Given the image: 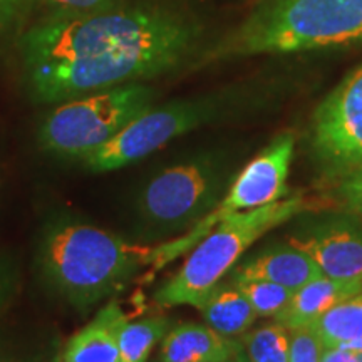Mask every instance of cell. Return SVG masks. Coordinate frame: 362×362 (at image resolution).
<instances>
[{
  "label": "cell",
  "instance_id": "obj_7",
  "mask_svg": "<svg viewBox=\"0 0 362 362\" xmlns=\"http://www.w3.org/2000/svg\"><path fill=\"white\" fill-rule=\"evenodd\" d=\"M293 144L296 139L291 133L277 136L260 155L240 171L237 178L230 183L225 197L205 218L198 221L187 233L153 247L151 272H158L192 250L225 216L255 210L287 197V178L293 158Z\"/></svg>",
  "mask_w": 362,
  "mask_h": 362
},
{
  "label": "cell",
  "instance_id": "obj_20",
  "mask_svg": "<svg viewBox=\"0 0 362 362\" xmlns=\"http://www.w3.org/2000/svg\"><path fill=\"white\" fill-rule=\"evenodd\" d=\"M24 13L27 11L37 12L39 21L62 19L93 13L104 8H111L124 0H22Z\"/></svg>",
  "mask_w": 362,
  "mask_h": 362
},
{
  "label": "cell",
  "instance_id": "obj_19",
  "mask_svg": "<svg viewBox=\"0 0 362 362\" xmlns=\"http://www.w3.org/2000/svg\"><path fill=\"white\" fill-rule=\"evenodd\" d=\"M245 293L259 317H275L287 305L292 292L282 285L265 280H230Z\"/></svg>",
  "mask_w": 362,
  "mask_h": 362
},
{
  "label": "cell",
  "instance_id": "obj_5",
  "mask_svg": "<svg viewBox=\"0 0 362 362\" xmlns=\"http://www.w3.org/2000/svg\"><path fill=\"white\" fill-rule=\"evenodd\" d=\"M228 187L225 165L215 156L189 158L166 166L136 197L139 235L146 240H166L188 232L218 205Z\"/></svg>",
  "mask_w": 362,
  "mask_h": 362
},
{
  "label": "cell",
  "instance_id": "obj_28",
  "mask_svg": "<svg viewBox=\"0 0 362 362\" xmlns=\"http://www.w3.org/2000/svg\"><path fill=\"white\" fill-rule=\"evenodd\" d=\"M233 362H243V359H242V357H240V356L237 354V356H235V359H233Z\"/></svg>",
  "mask_w": 362,
  "mask_h": 362
},
{
  "label": "cell",
  "instance_id": "obj_3",
  "mask_svg": "<svg viewBox=\"0 0 362 362\" xmlns=\"http://www.w3.org/2000/svg\"><path fill=\"white\" fill-rule=\"evenodd\" d=\"M362 44V0H255L215 57L291 54Z\"/></svg>",
  "mask_w": 362,
  "mask_h": 362
},
{
  "label": "cell",
  "instance_id": "obj_9",
  "mask_svg": "<svg viewBox=\"0 0 362 362\" xmlns=\"http://www.w3.org/2000/svg\"><path fill=\"white\" fill-rule=\"evenodd\" d=\"M312 151L324 178L336 183L362 168V64L317 107Z\"/></svg>",
  "mask_w": 362,
  "mask_h": 362
},
{
  "label": "cell",
  "instance_id": "obj_6",
  "mask_svg": "<svg viewBox=\"0 0 362 362\" xmlns=\"http://www.w3.org/2000/svg\"><path fill=\"white\" fill-rule=\"evenodd\" d=\"M155 99V88L133 83L59 103L40 121L37 143L52 156L84 160L149 110Z\"/></svg>",
  "mask_w": 362,
  "mask_h": 362
},
{
  "label": "cell",
  "instance_id": "obj_26",
  "mask_svg": "<svg viewBox=\"0 0 362 362\" xmlns=\"http://www.w3.org/2000/svg\"><path fill=\"white\" fill-rule=\"evenodd\" d=\"M322 362H357V354L349 347H325Z\"/></svg>",
  "mask_w": 362,
  "mask_h": 362
},
{
  "label": "cell",
  "instance_id": "obj_1",
  "mask_svg": "<svg viewBox=\"0 0 362 362\" xmlns=\"http://www.w3.org/2000/svg\"><path fill=\"white\" fill-rule=\"evenodd\" d=\"M203 33L197 17L158 0L37 21L19 40L25 88L34 103L59 104L158 78L187 64Z\"/></svg>",
  "mask_w": 362,
  "mask_h": 362
},
{
  "label": "cell",
  "instance_id": "obj_8",
  "mask_svg": "<svg viewBox=\"0 0 362 362\" xmlns=\"http://www.w3.org/2000/svg\"><path fill=\"white\" fill-rule=\"evenodd\" d=\"M225 110L226 98L220 94L175 99L161 106H151L81 163L93 173L126 168L180 136L214 123Z\"/></svg>",
  "mask_w": 362,
  "mask_h": 362
},
{
  "label": "cell",
  "instance_id": "obj_25",
  "mask_svg": "<svg viewBox=\"0 0 362 362\" xmlns=\"http://www.w3.org/2000/svg\"><path fill=\"white\" fill-rule=\"evenodd\" d=\"M24 13L22 0H0V35Z\"/></svg>",
  "mask_w": 362,
  "mask_h": 362
},
{
  "label": "cell",
  "instance_id": "obj_18",
  "mask_svg": "<svg viewBox=\"0 0 362 362\" xmlns=\"http://www.w3.org/2000/svg\"><path fill=\"white\" fill-rule=\"evenodd\" d=\"M237 354L243 362H288V329L274 322L240 336Z\"/></svg>",
  "mask_w": 362,
  "mask_h": 362
},
{
  "label": "cell",
  "instance_id": "obj_2",
  "mask_svg": "<svg viewBox=\"0 0 362 362\" xmlns=\"http://www.w3.org/2000/svg\"><path fill=\"white\" fill-rule=\"evenodd\" d=\"M153 264V247L136 245L72 216L49 220L39 233L34 267L49 296L79 312L124 291Z\"/></svg>",
  "mask_w": 362,
  "mask_h": 362
},
{
  "label": "cell",
  "instance_id": "obj_10",
  "mask_svg": "<svg viewBox=\"0 0 362 362\" xmlns=\"http://www.w3.org/2000/svg\"><path fill=\"white\" fill-rule=\"evenodd\" d=\"M288 243L305 252L322 275L362 284V220L356 216L312 221L292 233Z\"/></svg>",
  "mask_w": 362,
  "mask_h": 362
},
{
  "label": "cell",
  "instance_id": "obj_13",
  "mask_svg": "<svg viewBox=\"0 0 362 362\" xmlns=\"http://www.w3.org/2000/svg\"><path fill=\"white\" fill-rule=\"evenodd\" d=\"M359 291H362V284L359 282H344V280L330 279L327 275H319L292 292L287 305L274 319L287 329L314 324L334 305Z\"/></svg>",
  "mask_w": 362,
  "mask_h": 362
},
{
  "label": "cell",
  "instance_id": "obj_23",
  "mask_svg": "<svg viewBox=\"0 0 362 362\" xmlns=\"http://www.w3.org/2000/svg\"><path fill=\"white\" fill-rule=\"evenodd\" d=\"M49 354L44 347L17 342L0 334V362H47Z\"/></svg>",
  "mask_w": 362,
  "mask_h": 362
},
{
  "label": "cell",
  "instance_id": "obj_29",
  "mask_svg": "<svg viewBox=\"0 0 362 362\" xmlns=\"http://www.w3.org/2000/svg\"><path fill=\"white\" fill-rule=\"evenodd\" d=\"M153 362H155V361H153Z\"/></svg>",
  "mask_w": 362,
  "mask_h": 362
},
{
  "label": "cell",
  "instance_id": "obj_22",
  "mask_svg": "<svg viewBox=\"0 0 362 362\" xmlns=\"http://www.w3.org/2000/svg\"><path fill=\"white\" fill-rule=\"evenodd\" d=\"M336 194L347 214L362 220V168L339 180Z\"/></svg>",
  "mask_w": 362,
  "mask_h": 362
},
{
  "label": "cell",
  "instance_id": "obj_24",
  "mask_svg": "<svg viewBox=\"0 0 362 362\" xmlns=\"http://www.w3.org/2000/svg\"><path fill=\"white\" fill-rule=\"evenodd\" d=\"M21 282V272L17 262L11 255L0 253V315L7 310L17 296Z\"/></svg>",
  "mask_w": 362,
  "mask_h": 362
},
{
  "label": "cell",
  "instance_id": "obj_4",
  "mask_svg": "<svg viewBox=\"0 0 362 362\" xmlns=\"http://www.w3.org/2000/svg\"><path fill=\"white\" fill-rule=\"evenodd\" d=\"M307 202L302 194H292L255 210L225 216L210 233L189 250L188 259L175 275L155 292L160 307L192 305L197 309L215 285H218L240 257L269 230L302 214Z\"/></svg>",
  "mask_w": 362,
  "mask_h": 362
},
{
  "label": "cell",
  "instance_id": "obj_12",
  "mask_svg": "<svg viewBox=\"0 0 362 362\" xmlns=\"http://www.w3.org/2000/svg\"><path fill=\"white\" fill-rule=\"evenodd\" d=\"M237 337H226L206 324L183 322L170 327L160 342L155 362H233Z\"/></svg>",
  "mask_w": 362,
  "mask_h": 362
},
{
  "label": "cell",
  "instance_id": "obj_15",
  "mask_svg": "<svg viewBox=\"0 0 362 362\" xmlns=\"http://www.w3.org/2000/svg\"><path fill=\"white\" fill-rule=\"evenodd\" d=\"M197 309L206 325L226 337L243 336L259 317L245 293L228 279L215 285Z\"/></svg>",
  "mask_w": 362,
  "mask_h": 362
},
{
  "label": "cell",
  "instance_id": "obj_16",
  "mask_svg": "<svg viewBox=\"0 0 362 362\" xmlns=\"http://www.w3.org/2000/svg\"><path fill=\"white\" fill-rule=\"evenodd\" d=\"M325 347L362 349V291L339 302L314 322Z\"/></svg>",
  "mask_w": 362,
  "mask_h": 362
},
{
  "label": "cell",
  "instance_id": "obj_17",
  "mask_svg": "<svg viewBox=\"0 0 362 362\" xmlns=\"http://www.w3.org/2000/svg\"><path fill=\"white\" fill-rule=\"evenodd\" d=\"M171 327L168 317H146L129 320L128 315L117 325L119 362H148L151 352Z\"/></svg>",
  "mask_w": 362,
  "mask_h": 362
},
{
  "label": "cell",
  "instance_id": "obj_21",
  "mask_svg": "<svg viewBox=\"0 0 362 362\" xmlns=\"http://www.w3.org/2000/svg\"><path fill=\"white\" fill-rule=\"evenodd\" d=\"M325 344L314 324L288 329V362H322Z\"/></svg>",
  "mask_w": 362,
  "mask_h": 362
},
{
  "label": "cell",
  "instance_id": "obj_14",
  "mask_svg": "<svg viewBox=\"0 0 362 362\" xmlns=\"http://www.w3.org/2000/svg\"><path fill=\"white\" fill-rule=\"evenodd\" d=\"M126 317L119 304L111 300L96 317L66 342L61 362H119L117 325Z\"/></svg>",
  "mask_w": 362,
  "mask_h": 362
},
{
  "label": "cell",
  "instance_id": "obj_11",
  "mask_svg": "<svg viewBox=\"0 0 362 362\" xmlns=\"http://www.w3.org/2000/svg\"><path fill=\"white\" fill-rule=\"evenodd\" d=\"M319 275H322V272L305 252L285 243L265 248L242 264H237L225 279L265 280L296 292Z\"/></svg>",
  "mask_w": 362,
  "mask_h": 362
},
{
  "label": "cell",
  "instance_id": "obj_27",
  "mask_svg": "<svg viewBox=\"0 0 362 362\" xmlns=\"http://www.w3.org/2000/svg\"><path fill=\"white\" fill-rule=\"evenodd\" d=\"M356 354H357V362H362V349L356 351Z\"/></svg>",
  "mask_w": 362,
  "mask_h": 362
}]
</instances>
